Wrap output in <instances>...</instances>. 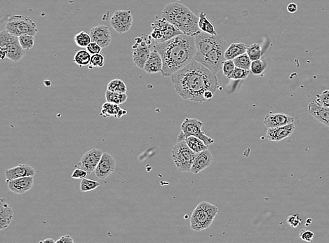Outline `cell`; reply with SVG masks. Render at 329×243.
<instances>
[{"label":"cell","mask_w":329,"mask_h":243,"mask_svg":"<svg viewBox=\"0 0 329 243\" xmlns=\"http://www.w3.org/2000/svg\"><path fill=\"white\" fill-rule=\"evenodd\" d=\"M171 77L179 96L192 102H206L204 93L211 91L215 93L219 87L216 74L195 59Z\"/></svg>","instance_id":"cell-1"},{"label":"cell","mask_w":329,"mask_h":243,"mask_svg":"<svg viewBox=\"0 0 329 243\" xmlns=\"http://www.w3.org/2000/svg\"><path fill=\"white\" fill-rule=\"evenodd\" d=\"M163 61L162 75L168 77L187 66L193 61L197 49L195 37L179 34L172 39L154 45Z\"/></svg>","instance_id":"cell-2"},{"label":"cell","mask_w":329,"mask_h":243,"mask_svg":"<svg viewBox=\"0 0 329 243\" xmlns=\"http://www.w3.org/2000/svg\"><path fill=\"white\" fill-rule=\"evenodd\" d=\"M162 16L186 35L195 36L202 32L199 27L198 16L182 4H168L162 11Z\"/></svg>","instance_id":"cell-3"},{"label":"cell","mask_w":329,"mask_h":243,"mask_svg":"<svg viewBox=\"0 0 329 243\" xmlns=\"http://www.w3.org/2000/svg\"><path fill=\"white\" fill-rule=\"evenodd\" d=\"M218 213V208L215 205L205 201L201 202L192 214V229L199 232L209 228Z\"/></svg>","instance_id":"cell-4"},{"label":"cell","mask_w":329,"mask_h":243,"mask_svg":"<svg viewBox=\"0 0 329 243\" xmlns=\"http://www.w3.org/2000/svg\"><path fill=\"white\" fill-rule=\"evenodd\" d=\"M25 53L18 36L9 33L7 30L0 32V57L2 60L7 58L14 63H18L24 58Z\"/></svg>","instance_id":"cell-5"},{"label":"cell","mask_w":329,"mask_h":243,"mask_svg":"<svg viewBox=\"0 0 329 243\" xmlns=\"http://www.w3.org/2000/svg\"><path fill=\"white\" fill-rule=\"evenodd\" d=\"M196 153L188 145L186 136L181 131L172 150V158L175 166L181 172L191 171Z\"/></svg>","instance_id":"cell-6"},{"label":"cell","mask_w":329,"mask_h":243,"mask_svg":"<svg viewBox=\"0 0 329 243\" xmlns=\"http://www.w3.org/2000/svg\"><path fill=\"white\" fill-rule=\"evenodd\" d=\"M5 30L18 36L22 34L34 36L38 32L36 23L28 16L22 15L10 16L5 23Z\"/></svg>","instance_id":"cell-7"},{"label":"cell","mask_w":329,"mask_h":243,"mask_svg":"<svg viewBox=\"0 0 329 243\" xmlns=\"http://www.w3.org/2000/svg\"><path fill=\"white\" fill-rule=\"evenodd\" d=\"M194 37L197 49L196 54L194 58L195 60L205 56L213 49L226 47V42L224 37L219 34L212 35L206 32H201Z\"/></svg>","instance_id":"cell-8"},{"label":"cell","mask_w":329,"mask_h":243,"mask_svg":"<svg viewBox=\"0 0 329 243\" xmlns=\"http://www.w3.org/2000/svg\"><path fill=\"white\" fill-rule=\"evenodd\" d=\"M155 42L150 35L137 37L133 46V61L138 68L144 69L146 62L150 57L151 48H154Z\"/></svg>","instance_id":"cell-9"},{"label":"cell","mask_w":329,"mask_h":243,"mask_svg":"<svg viewBox=\"0 0 329 243\" xmlns=\"http://www.w3.org/2000/svg\"><path fill=\"white\" fill-rule=\"evenodd\" d=\"M151 36L156 43H162L172 39L175 36L182 34L181 31L179 30L165 18L157 20L152 23Z\"/></svg>","instance_id":"cell-10"},{"label":"cell","mask_w":329,"mask_h":243,"mask_svg":"<svg viewBox=\"0 0 329 243\" xmlns=\"http://www.w3.org/2000/svg\"><path fill=\"white\" fill-rule=\"evenodd\" d=\"M204 126L202 122L197 118H186L180 126L181 131L184 132L186 138L189 136H195L202 140L203 142L209 146L214 143L215 141L211 137L208 136L202 131Z\"/></svg>","instance_id":"cell-11"},{"label":"cell","mask_w":329,"mask_h":243,"mask_svg":"<svg viewBox=\"0 0 329 243\" xmlns=\"http://www.w3.org/2000/svg\"><path fill=\"white\" fill-rule=\"evenodd\" d=\"M226 51V47L213 49L211 52L202 57L197 58L196 60L211 70L212 72L217 74V73L222 69L223 65L226 60L225 58Z\"/></svg>","instance_id":"cell-12"},{"label":"cell","mask_w":329,"mask_h":243,"mask_svg":"<svg viewBox=\"0 0 329 243\" xmlns=\"http://www.w3.org/2000/svg\"><path fill=\"white\" fill-rule=\"evenodd\" d=\"M111 25L117 32L125 33L132 27L133 17L131 11L118 10L111 17Z\"/></svg>","instance_id":"cell-13"},{"label":"cell","mask_w":329,"mask_h":243,"mask_svg":"<svg viewBox=\"0 0 329 243\" xmlns=\"http://www.w3.org/2000/svg\"><path fill=\"white\" fill-rule=\"evenodd\" d=\"M103 151L100 149L94 148L88 151L82 156L77 166L79 168L85 170L87 172L88 174H91L96 170L97 166L99 164L100 158L103 156Z\"/></svg>","instance_id":"cell-14"},{"label":"cell","mask_w":329,"mask_h":243,"mask_svg":"<svg viewBox=\"0 0 329 243\" xmlns=\"http://www.w3.org/2000/svg\"><path fill=\"white\" fill-rule=\"evenodd\" d=\"M116 166L117 162L114 157L109 153H103L99 164L95 170V174L97 178L105 180L114 173Z\"/></svg>","instance_id":"cell-15"},{"label":"cell","mask_w":329,"mask_h":243,"mask_svg":"<svg viewBox=\"0 0 329 243\" xmlns=\"http://www.w3.org/2000/svg\"><path fill=\"white\" fill-rule=\"evenodd\" d=\"M91 41L96 42L102 47L106 48L111 45L112 34L109 27L105 25H98L91 30Z\"/></svg>","instance_id":"cell-16"},{"label":"cell","mask_w":329,"mask_h":243,"mask_svg":"<svg viewBox=\"0 0 329 243\" xmlns=\"http://www.w3.org/2000/svg\"><path fill=\"white\" fill-rule=\"evenodd\" d=\"M34 177L29 176L14 179L7 182L8 189L16 194H23L33 187Z\"/></svg>","instance_id":"cell-17"},{"label":"cell","mask_w":329,"mask_h":243,"mask_svg":"<svg viewBox=\"0 0 329 243\" xmlns=\"http://www.w3.org/2000/svg\"><path fill=\"white\" fill-rule=\"evenodd\" d=\"M213 161V156L209 149L196 153L191 172L194 174H198L200 172L209 167Z\"/></svg>","instance_id":"cell-18"},{"label":"cell","mask_w":329,"mask_h":243,"mask_svg":"<svg viewBox=\"0 0 329 243\" xmlns=\"http://www.w3.org/2000/svg\"><path fill=\"white\" fill-rule=\"evenodd\" d=\"M295 129L296 126L294 123L280 127L271 128L268 129L266 138L270 141H281L293 134Z\"/></svg>","instance_id":"cell-19"},{"label":"cell","mask_w":329,"mask_h":243,"mask_svg":"<svg viewBox=\"0 0 329 243\" xmlns=\"http://www.w3.org/2000/svg\"><path fill=\"white\" fill-rule=\"evenodd\" d=\"M35 174L34 168L28 164H20V165L10 168L5 172L7 182L14 180V179L21 178V177L34 176Z\"/></svg>","instance_id":"cell-20"},{"label":"cell","mask_w":329,"mask_h":243,"mask_svg":"<svg viewBox=\"0 0 329 243\" xmlns=\"http://www.w3.org/2000/svg\"><path fill=\"white\" fill-rule=\"evenodd\" d=\"M294 118L289 115L278 113V114H269L265 116L264 124L268 129L280 127L294 123Z\"/></svg>","instance_id":"cell-21"},{"label":"cell","mask_w":329,"mask_h":243,"mask_svg":"<svg viewBox=\"0 0 329 243\" xmlns=\"http://www.w3.org/2000/svg\"><path fill=\"white\" fill-rule=\"evenodd\" d=\"M308 111L318 122L329 127V107H323L312 100L309 103Z\"/></svg>","instance_id":"cell-22"},{"label":"cell","mask_w":329,"mask_h":243,"mask_svg":"<svg viewBox=\"0 0 329 243\" xmlns=\"http://www.w3.org/2000/svg\"><path fill=\"white\" fill-rule=\"evenodd\" d=\"M14 210L5 198L0 200V230L6 229L14 219Z\"/></svg>","instance_id":"cell-23"},{"label":"cell","mask_w":329,"mask_h":243,"mask_svg":"<svg viewBox=\"0 0 329 243\" xmlns=\"http://www.w3.org/2000/svg\"><path fill=\"white\" fill-rule=\"evenodd\" d=\"M162 67H163V61H162V56L156 49L153 48L143 69L148 74H155V73L162 72Z\"/></svg>","instance_id":"cell-24"},{"label":"cell","mask_w":329,"mask_h":243,"mask_svg":"<svg viewBox=\"0 0 329 243\" xmlns=\"http://www.w3.org/2000/svg\"><path fill=\"white\" fill-rule=\"evenodd\" d=\"M246 50H247V47L244 43L232 44L226 49L225 58L226 60H234L235 58L246 53Z\"/></svg>","instance_id":"cell-25"},{"label":"cell","mask_w":329,"mask_h":243,"mask_svg":"<svg viewBox=\"0 0 329 243\" xmlns=\"http://www.w3.org/2000/svg\"><path fill=\"white\" fill-rule=\"evenodd\" d=\"M198 25L199 29L202 32L212 34V35H216L217 34L214 25L208 19L207 17H206V13L204 12H200V14H199Z\"/></svg>","instance_id":"cell-26"},{"label":"cell","mask_w":329,"mask_h":243,"mask_svg":"<svg viewBox=\"0 0 329 243\" xmlns=\"http://www.w3.org/2000/svg\"><path fill=\"white\" fill-rule=\"evenodd\" d=\"M186 141L188 145L195 153L201 152V151L208 149V146L206 145L200 139L195 136H189L186 138Z\"/></svg>","instance_id":"cell-27"},{"label":"cell","mask_w":329,"mask_h":243,"mask_svg":"<svg viewBox=\"0 0 329 243\" xmlns=\"http://www.w3.org/2000/svg\"><path fill=\"white\" fill-rule=\"evenodd\" d=\"M91 55L87 50L78 51L75 55L73 61L80 67L89 66L91 61Z\"/></svg>","instance_id":"cell-28"},{"label":"cell","mask_w":329,"mask_h":243,"mask_svg":"<svg viewBox=\"0 0 329 243\" xmlns=\"http://www.w3.org/2000/svg\"><path fill=\"white\" fill-rule=\"evenodd\" d=\"M121 109L120 105L113 103V102H106L103 104V107H102L101 112L100 115L104 116V117H109V116H115L118 115L119 111Z\"/></svg>","instance_id":"cell-29"},{"label":"cell","mask_w":329,"mask_h":243,"mask_svg":"<svg viewBox=\"0 0 329 243\" xmlns=\"http://www.w3.org/2000/svg\"><path fill=\"white\" fill-rule=\"evenodd\" d=\"M128 98L127 95L126 93H119L112 92L107 90L105 93L106 101L113 102L117 105H121L127 101Z\"/></svg>","instance_id":"cell-30"},{"label":"cell","mask_w":329,"mask_h":243,"mask_svg":"<svg viewBox=\"0 0 329 243\" xmlns=\"http://www.w3.org/2000/svg\"><path fill=\"white\" fill-rule=\"evenodd\" d=\"M266 60L263 59V58H261V59L252 61L250 70H251V72L253 73L254 75L260 76L263 75V73L266 70Z\"/></svg>","instance_id":"cell-31"},{"label":"cell","mask_w":329,"mask_h":243,"mask_svg":"<svg viewBox=\"0 0 329 243\" xmlns=\"http://www.w3.org/2000/svg\"><path fill=\"white\" fill-rule=\"evenodd\" d=\"M74 40L77 46L80 48H87L89 44L92 42L90 34H88L85 31H82L77 34L75 36Z\"/></svg>","instance_id":"cell-32"},{"label":"cell","mask_w":329,"mask_h":243,"mask_svg":"<svg viewBox=\"0 0 329 243\" xmlns=\"http://www.w3.org/2000/svg\"><path fill=\"white\" fill-rule=\"evenodd\" d=\"M107 90L115 93H126L127 87L122 80L114 79L109 82L107 87Z\"/></svg>","instance_id":"cell-33"},{"label":"cell","mask_w":329,"mask_h":243,"mask_svg":"<svg viewBox=\"0 0 329 243\" xmlns=\"http://www.w3.org/2000/svg\"><path fill=\"white\" fill-rule=\"evenodd\" d=\"M233 60L236 67L250 70L252 61L246 53L235 58Z\"/></svg>","instance_id":"cell-34"},{"label":"cell","mask_w":329,"mask_h":243,"mask_svg":"<svg viewBox=\"0 0 329 243\" xmlns=\"http://www.w3.org/2000/svg\"><path fill=\"white\" fill-rule=\"evenodd\" d=\"M246 54L249 56L251 61L261 59V56H262V48H261V46L257 43L248 46L247 47V50H246Z\"/></svg>","instance_id":"cell-35"},{"label":"cell","mask_w":329,"mask_h":243,"mask_svg":"<svg viewBox=\"0 0 329 243\" xmlns=\"http://www.w3.org/2000/svg\"><path fill=\"white\" fill-rule=\"evenodd\" d=\"M100 186V183L96 181L89 180V179H82L81 183H80V191L82 193L89 192V191L95 190Z\"/></svg>","instance_id":"cell-36"},{"label":"cell","mask_w":329,"mask_h":243,"mask_svg":"<svg viewBox=\"0 0 329 243\" xmlns=\"http://www.w3.org/2000/svg\"><path fill=\"white\" fill-rule=\"evenodd\" d=\"M19 37L20 44L23 49L30 50L34 47V36L31 34H22L18 36Z\"/></svg>","instance_id":"cell-37"},{"label":"cell","mask_w":329,"mask_h":243,"mask_svg":"<svg viewBox=\"0 0 329 243\" xmlns=\"http://www.w3.org/2000/svg\"><path fill=\"white\" fill-rule=\"evenodd\" d=\"M249 74L250 70L236 67L233 73L228 78L233 80H244L246 79Z\"/></svg>","instance_id":"cell-38"},{"label":"cell","mask_w":329,"mask_h":243,"mask_svg":"<svg viewBox=\"0 0 329 243\" xmlns=\"http://www.w3.org/2000/svg\"><path fill=\"white\" fill-rule=\"evenodd\" d=\"M105 57L101 54L91 55L90 63L89 65V69L95 68V67H102L105 64Z\"/></svg>","instance_id":"cell-39"},{"label":"cell","mask_w":329,"mask_h":243,"mask_svg":"<svg viewBox=\"0 0 329 243\" xmlns=\"http://www.w3.org/2000/svg\"><path fill=\"white\" fill-rule=\"evenodd\" d=\"M235 67L233 60H226L224 65H223V72H224L225 75L228 77L233 73Z\"/></svg>","instance_id":"cell-40"},{"label":"cell","mask_w":329,"mask_h":243,"mask_svg":"<svg viewBox=\"0 0 329 243\" xmlns=\"http://www.w3.org/2000/svg\"><path fill=\"white\" fill-rule=\"evenodd\" d=\"M316 102L318 105L323 106V107H329V89L323 91L320 95H317Z\"/></svg>","instance_id":"cell-41"},{"label":"cell","mask_w":329,"mask_h":243,"mask_svg":"<svg viewBox=\"0 0 329 243\" xmlns=\"http://www.w3.org/2000/svg\"><path fill=\"white\" fill-rule=\"evenodd\" d=\"M300 237L305 242H312L314 238V233L309 230H301L300 232Z\"/></svg>","instance_id":"cell-42"},{"label":"cell","mask_w":329,"mask_h":243,"mask_svg":"<svg viewBox=\"0 0 329 243\" xmlns=\"http://www.w3.org/2000/svg\"><path fill=\"white\" fill-rule=\"evenodd\" d=\"M87 50L90 53L91 55L100 54L103 50V48L96 42H91L89 46L87 47Z\"/></svg>","instance_id":"cell-43"},{"label":"cell","mask_w":329,"mask_h":243,"mask_svg":"<svg viewBox=\"0 0 329 243\" xmlns=\"http://www.w3.org/2000/svg\"><path fill=\"white\" fill-rule=\"evenodd\" d=\"M287 222L292 227L296 228L300 225V224L302 223V220L300 219L299 215H290L289 217L287 219Z\"/></svg>","instance_id":"cell-44"},{"label":"cell","mask_w":329,"mask_h":243,"mask_svg":"<svg viewBox=\"0 0 329 243\" xmlns=\"http://www.w3.org/2000/svg\"><path fill=\"white\" fill-rule=\"evenodd\" d=\"M88 173L87 171H85V170L82 169V168H77V169L75 170V171L73 172V173L72 174V178L73 179H77V180H79V179H84L87 176Z\"/></svg>","instance_id":"cell-45"},{"label":"cell","mask_w":329,"mask_h":243,"mask_svg":"<svg viewBox=\"0 0 329 243\" xmlns=\"http://www.w3.org/2000/svg\"><path fill=\"white\" fill-rule=\"evenodd\" d=\"M68 242H71V243L74 242V240H73L72 237L69 235H63V236H61V237H60L59 240L56 241V243H68Z\"/></svg>","instance_id":"cell-46"},{"label":"cell","mask_w":329,"mask_h":243,"mask_svg":"<svg viewBox=\"0 0 329 243\" xmlns=\"http://www.w3.org/2000/svg\"><path fill=\"white\" fill-rule=\"evenodd\" d=\"M213 95L214 93L211 91H207L204 93V99L206 100V102H210L213 98Z\"/></svg>","instance_id":"cell-47"},{"label":"cell","mask_w":329,"mask_h":243,"mask_svg":"<svg viewBox=\"0 0 329 243\" xmlns=\"http://www.w3.org/2000/svg\"><path fill=\"white\" fill-rule=\"evenodd\" d=\"M297 10L298 6L295 3H290L289 5H288V7H287V11L289 13H291V14H294V13L297 12Z\"/></svg>","instance_id":"cell-48"},{"label":"cell","mask_w":329,"mask_h":243,"mask_svg":"<svg viewBox=\"0 0 329 243\" xmlns=\"http://www.w3.org/2000/svg\"><path fill=\"white\" fill-rule=\"evenodd\" d=\"M127 114V111L124 110V109H120V111H119L118 115H117L116 117L118 118H121L122 116H125Z\"/></svg>","instance_id":"cell-49"},{"label":"cell","mask_w":329,"mask_h":243,"mask_svg":"<svg viewBox=\"0 0 329 243\" xmlns=\"http://www.w3.org/2000/svg\"><path fill=\"white\" fill-rule=\"evenodd\" d=\"M40 243H47V242H52V243H56V241H55L54 239L50 238V237H49V238L45 239V240L40 241Z\"/></svg>","instance_id":"cell-50"},{"label":"cell","mask_w":329,"mask_h":243,"mask_svg":"<svg viewBox=\"0 0 329 243\" xmlns=\"http://www.w3.org/2000/svg\"><path fill=\"white\" fill-rule=\"evenodd\" d=\"M44 84H45L47 87H50V86L52 85V82L49 81V80H47V81L44 82Z\"/></svg>","instance_id":"cell-51"},{"label":"cell","mask_w":329,"mask_h":243,"mask_svg":"<svg viewBox=\"0 0 329 243\" xmlns=\"http://www.w3.org/2000/svg\"><path fill=\"white\" fill-rule=\"evenodd\" d=\"M312 222V219H308V220H307L306 222V226L310 225V224Z\"/></svg>","instance_id":"cell-52"},{"label":"cell","mask_w":329,"mask_h":243,"mask_svg":"<svg viewBox=\"0 0 329 243\" xmlns=\"http://www.w3.org/2000/svg\"><path fill=\"white\" fill-rule=\"evenodd\" d=\"M175 1H180V0H175Z\"/></svg>","instance_id":"cell-53"}]
</instances>
